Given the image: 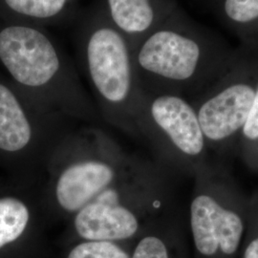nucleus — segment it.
<instances>
[{
	"label": "nucleus",
	"mask_w": 258,
	"mask_h": 258,
	"mask_svg": "<svg viewBox=\"0 0 258 258\" xmlns=\"http://www.w3.org/2000/svg\"><path fill=\"white\" fill-rule=\"evenodd\" d=\"M242 258H258V236L246 246Z\"/></svg>",
	"instance_id": "obj_17"
},
{
	"label": "nucleus",
	"mask_w": 258,
	"mask_h": 258,
	"mask_svg": "<svg viewBox=\"0 0 258 258\" xmlns=\"http://www.w3.org/2000/svg\"><path fill=\"white\" fill-rule=\"evenodd\" d=\"M87 58L99 92L109 102L124 101L131 86V68L123 38L108 28L96 31L88 42Z\"/></svg>",
	"instance_id": "obj_5"
},
{
	"label": "nucleus",
	"mask_w": 258,
	"mask_h": 258,
	"mask_svg": "<svg viewBox=\"0 0 258 258\" xmlns=\"http://www.w3.org/2000/svg\"><path fill=\"white\" fill-rule=\"evenodd\" d=\"M132 258H170V255L163 240L147 236L139 242Z\"/></svg>",
	"instance_id": "obj_15"
},
{
	"label": "nucleus",
	"mask_w": 258,
	"mask_h": 258,
	"mask_svg": "<svg viewBox=\"0 0 258 258\" xmlns=\"http://www.w3.org/2000/svg\"><path fill=\"white\" fill-rule=\"evenodd\" d=\"M245 54V50L240 51L231 66V80L204 100L197 112L204 136L212 141L230 137L248 119L257 83H251L250 76L257 69L258 60Z\"/></svg>",
	"instance_id": "obj_2"
},
{
	"label": "nucleus",
	"mask_w": 258,
	"mask_h": 258,
	"mask_svg": "<svg viewBox=\"0 0 258 258\" xmlns=\"http://www.w3.org/2000/svg\"><path fill=\"white\" fill-rule=\"evenodd\" d=\"M110 166L99 162H84L68 167L59 177L55 195L68 212L82 210L113 180Z\"/></svg>",
	"instance_id": "obj_7"
},
{
	"label": "nucleus",
	"mask_w": 258,
	"mask_h": 258,
	"mask_svg": "<svg viewBox=\"0 0 258 258\" xmlns=\"http://www.w3.org/2000/svg\"><path fill=\"white\" fill-rule=\"evenodd\" d=\"M76 231L84 239L112 241L127 239L138 231V221L120 206L92 203L83 207L75 219Z\"/></svg>",
	"instance_id": "obj_8"
},
{
	"label": "nucleus",
	"mask_w": 258,
	"mask_h": 258,
	"mask_svg": "<svg viewBox=\"0 0 258 258\" xmlns=\"http://www.w3.org/2000/svg\"><path fill=\"white\" fill-rule=\"evenodd\" d=\"M150 113L181 151L197 155L203 150L204 134L197 113L184 99L173 95L160 96L151 103Z\"/></svg>",
	"instance_id": "obj_6"
},
{
	"label": "nucleus",
	"mask_w": 258,
	"mask_h": 258,
	"mask_svg": "<svg viewBox=\"0 0 258 258\" xmlns=\"http://www.w3.org/2000/svg\"><path fill=\"white\" fill-rule=\"evenodd\" d=\"M218 16L249 52H258V0H217Z\"/></svg>",
	"instance_id": "obj_9"
},
{
	"label": "nucleus",
	"mask_w": 258,
	"mask_h": 258,
	"mask_svg": "<svg viewBox=\"0 0 258 258\" xmlns=\"http://www.w3.org/2000/svg\"><path fill=\"white\" fill-rule=\"evenodd\" d=\"M68 258H130L128 254L109 241H89L75 247Z\"/></svg>",
	"instance_id": "obj_14"
},
{
	"label": "nucleus",
	"mask_w": 258,
	"mask_h": 258,
	"mask_svg": "<svg viewBox=\"0 0 258 258\" xmlns=\"http://www.w3.org/2000/svg\"><path fill=\"white\" fill-rule=\"evenodd\" d=\"M15 12L37 19H47L57 15L66 0H5Z\"/></svg>",
	"instance_id": "obj_13"
},
{
	"label": "nucleus",
	"mask_w": 258,
	"mask_h": 258,
	"mask_svg": "<svg viewBox=\"0 0 258 258\" xmlns=\"http://www.w3.org/2000/svg\"><path fill=\"white\" fill-rule=\"evenodd\" d=\"M111 17L129 34H144L154 26L158 8L153 0H108Z\"/></svg>",
	"instance_id": "obj_11"
},
{
	"label": "nucleus",
	"mask_w": 258,
	"mask_h": 258,
	"mask_svg": "<svg viewBox=\"0 0 258 258\" xmlns=\"http://www.w3.org/2000/svg\"><path fill=\"white\" fill-rule=\"evenodd\" d=\"M239 53L205 29L164 27L143 41L137 61L149 74L186 83L208 71L229 69Z\"/></svg>",
	"instance_id": "obj_1"
},
{
	"label": "nucleus",
	"mask_w": 258,
	"mask_h": 258,
	"mask_svg": "<svg viewBox=\"0 0 258 258\" xmlns=\"http://www.w3.org/2000/svg\"><path fill=\"white\" fill-rule=\"evenodd\" d=\"M194 247L202 258H231L244 232L242 219L208 195L196 197L190 207Z\"/></svg>",
	"instance_id": "obj_4"
},
{
	"label": "nucleus",
	"mask_w": 258,
	"mask_h": 258,
	"mask_svg": "<svg viewBox=\"0 0 258 258\" xmlns=\"http://www.w3.org/2000/svg\"><path fill=\"white\" fill-rule=\"evenodd\" d=\"M0 58L11 75L28 86L48 83L59 60L51 41L32 28L11 26L0 32Z\"/></svg>",
	"instance_id": "obj_3"
},
{
	"label": "nucleus",
	"mask_w": 258,
	"mask_h": 258,
	"mask_svg": "<svg viewBox=\"0 0 258 258\" xmlns=\"http://www.w3.org/2000/svg\"><path fill=\"white\" fill-rule=\"evenodd\" d=\"M29 221L27 207L16 198L0 199V248L19 238Z\"/></svg>",
	"instance_id": "obj_12"
},
{
	"label": "nucleus",
	"mask_w": 258,
	"mask_h": 258,
	"mask_svg": "<svg viewBox=\"0 0 258 258\" xmlns=\"http://www.w3.org/2000/svg\"><path fill=\"white\" fill-rule=\"evenodd\" d=\"M214 1H215V2H216V1H217V0H214Z\"/></svg>",
	"instance_id": "obj_18"
},
{
	"label": "nucleus",
	"mask_w": 258,
	"mask_h": 258,
	"mask_svg": "<svg viewBox=\"0 0 258 258\" xmlns=\"http://www.w3.org/2000/svg\"><path fill=\"white\" fill-rule=\"evenodd\" d=\"M243 133L250 140L258 139V81L255 87L254 98L249 109L248 119L243 126Z\"/></svg>",
	"instance_id": "obj_16"
},
{
	"label": "nucleus",
	"mask_w": 258,
	"mask_h": 258,
	"mask_svg": "<svg viewBox=\"0 0 258 258\" xmlns=\"http://www.w3.org/2000/svg\"><path fill=\"white\" fill-rule=\"evenodd\" d=\"M32 129L15 95L0 84V149L15 152L25 148Z\"/></svg>",
	"instance_id": "obj_10"
}]
</instances>
